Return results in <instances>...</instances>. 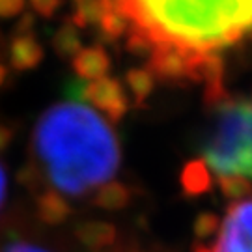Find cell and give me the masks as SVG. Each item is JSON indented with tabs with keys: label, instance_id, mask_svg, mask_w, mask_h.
Instances as JSON below:
<instances>
[{
	"label": "cell",
	"instance_id": "11",
	"mask_svg": "<svg viewBox=\"0 0 252 252\" xmlns=\"http://www.w3.org/2000/svg\"><path fill=\"white\" fill-rule=\"evenodd\" d=\"M129 202H131V190L120 181H108L101 185L94 196V204L105 211H120Z\"/></svg>",
	"mask_w": 252,
	"mask_h": 252
},
{
	"label": "cell",
	"instance_id": "7",
	"mask_svg": "<svg viewBox=\"0 0 252 252\" xmlns=\"http://www.w3.org/2000/svg\"><path fill=\"white\" fill-rule=\"evenodd\" d=\"M181 189L187 196H202L211 190L213 187V180H211V170L207 168L204 161H189L180 176Z\"/></svg>",
	"mask_w": 252,
	"mask_h": 252
},
{
	"label": "cell",
	"instance_id": "19",
	"mask_svg": "<svg viewBox=\"0 0 252 252\" xmlns=\"http://www.w3.org/2000/svg\"><path fill=\"white\" fill-rule=\"evenodd\" d=\"M62 0H32V6L39 15L43 17H53L54 11L60 8Z\"/></svg>",
	"mask_w": 252,
	"mask_h": 252
},
{
	"label": "cell",
	"instance_id": "3",
	"mask_svg": "<svg viewBox=\"0 0 252 252\" xmlns=\"http://www.w3.org/2000/svg\"><path fill=\"white\" fill-rule=\"evenodd\" d=\"M204 162L217 176L252 178V101L224 103L204 144Z\"/></svg>",
	"mask_w": 252,
	"mask_h": 252
},
{
	"label": "cell",
	"instance_id": "23",
	"mask_svg": "<svg viewBox=\"0 0 252 252\" xmlns=\"http://www.w3.org/2000/svg\"><path fill=\"white\" fill-rule=\"evenodd\" d=\"M4 194H6V176H4V170L0 168V206L4 202Z\"/></svg>",
	"mask_w": 252,
	"mask_h": 252
},
{
	"label": "cell",
	"instance_id": "2",
	"mask_svg": "<svg viewBox=\"0 0 252 252\" xmlns=\"http://www.w3.org/2000/svg\"><path fill=\"white\" fill-rule=\"evenodd\" d=\"M118 11L153 47H176L192 58L219 56L252 32V0H120Z\"/></svg>",
	"mask_w": 252,
	"mask_h": 252
},
{
	"label": "cell",
	"instance_id": "8",
	"mask_svg": "<svg viewBox=\"0 0 252 252\" xmlns=\"http://www.w3.org/2000/svg\"><path fill=\"white\" fill-rule=\"evenodd\" d=\"M75 235L84 247L99 251L116 241V228L105 220H84L77 226Z\"/></svg>",
	"mask_w": 252,
	"mask_h": 252
},
{
	"label": "cell",
	"instance_id": "5",
	"mask_svg": "<svg viewBox=\"0 0 252 252\" xmlns=\"http://www.w3.org/2000/svg\"><path fill=\"white\" fill-rule=\"evenodd\" d=\"M82 99L88 101L92 107L99 108L101 112H105L110 122H120L129 108L120 82L112 77H103L97 81L86 82Z\"/></svg>",
	"mask_w": 252,
	"mask_h": 252
},
{
	"label": "cell",
	"instance_id": "17",
	"mask_svg": "<svg viewBox=\"0 0 252 252\" xmlns=\"http://www.w3.org/2000/svg\"><path fill=\"white\" fill-rule=\"evenodd\" d=\"M127 21L120 11H107L99 21V28L107 39H116L127 32Z\"/></svg>",
	"mask_w": 252,
	"mask_h": 252
},
{
	"label": "cell",
	"instance_id": "20",
	"mask_svg": "<svg viewBox=\"0 0 252 252\" xmlns=\"http://www.w3.org/2000/svg\"><path fill=\"white\" fill-rule=\"evenodd\" d=\"M25 8V0H0V17H15Z\"/></svg>",
	"mask_w": 252,
	"mask_h": 252
},
{
	"label": "cell",
	"instance_id": "15",
	"mask_svg": "<svg viewBox=\"0 0 252 252\" xmlns=\"http://www.w3.org/2000/svg\"><path fill=\"white\" fill-rule=\"evenodd\" d=\"M107 13L101 0H86L84 4L77 6V11L73 15L75 27H88V25H99L101 17Z\"/></svg>",
	"mask_w": 252,
	"mask_h": 252
},
{
	"label": "cell",
	"instance_id": "14",
	"mask_svg": "<svg viewBox=\"0 0 252 252\" xmlns=\"http://www.w3.org/2000/svg\"><path fill=\"white\" fill-rule=\"evenodd\" d=\"M126 81H127L129 90L133 92L135 99L138 101V103H142V101L153 92L155 77H153V73L150 71V69H129Z\"/></svg>",
	"mask_w": 252,
	"mask_h": 252
},
{
	"label": "cell",
	"instance_id": "25",
	"mask_svg": "<svg viewBox=\"0 0 252 252\" xmlns=\"http://www.w3.org/2000/svg\"><path fill=\"white\" fill-rule=\"evenodd\" d=\"M6 77H8V71H6V67L0 63V86L4 84V81H6Z\"/></svg>",
	"mask_w": 252,
	"mask_h": 252
},
{
	"label": "cell",
	"instance_id": "24",
	"mask_svg": "<svg viewBox=\"0 0 252 252\" xmlns=\"http://www.w3.org/2000/svg\"><path fill=\"white\" fill-rule=\"evenodd\" d=\"M192 252H213V249H209V247L204 243H196L194 249H192Z\"/></svg>",
	"mask_w": 252,
	"mask_h": 252
},
{
	"label": "cell",
	"instance_id": "10",
	"mask_svg": "<svg viewBox=\"0 0 252 252\" xmlns=\"http://www.w3.org/2000/svg\"><path fill=\"white\" fill-rule=\"evenodd\" d=\"M43 60V47L32 36H19L9 49V62L15 69H32Z\"/></svg>",
	"mask_w": 252,
	"mask_h": 252
},
{
	"label": "cell",
	"instance_id": "1",
	"mask_svg": "<svg viewBox=\"0 0 252 252\" xmlns=\"http://www.w3.org/2000/svg\"><path fill=\"white\" fill-rule=\"evenodd\" d=\"M34 146L60 194L81 196L105 185L120 164L112 129L95 110L79 101L49 108L37 122Z\"/></svg>",
	"mask_w": 252,
	"mask_h": 252
},
{
	"label": "cell",
	"instance_id": "9",
	"mask_svg": "<svg viewBox=\"0 0 252 252\" xmlns=\"http://www.w3.org/2000/svg\"><path fill=\"white\" fill-rule=\"evenodd\" d=\"M37 217L49 226H58L65 222L71 215V206L58 190H47L37 198Z\"/></svg>",
	"mask_w": 252,
	"mask_h": 252
},
{
	"label": "cell",
	"instance_id": "12",
	"mask_svg": "<svg viewBox=\"0 0 252 252\" xmlns=\"http://www.w3.org/2000/svg\"><path fill=\"white\" fill-rule=\"evenodd\" d=\"M53 47L54 51L60 54V56H77V54L82 51V43H81V34L77 27L73 23H67L63 25L56 36L53 37Z\"/></svg>",
	"mask_w": 252,
	"mask_h": 252
},
{
	"label": "cell",
	"instance_id": "26",
	"mask_svg": "<svg viewBox=\"0 0 252 252\" xmlns=\"http://www.w3.org/2000/svg\"><path fill=\"white\" fill-rule=\"evenodd\" d=\"M73 2H75V4H77V6H79V4H84V2H86V0H73Z\"/></svg>",
	"mask_w": 252,
	"mask_h": 252
},
{
	"label": "cell",
	"instance_id": "13",
	"mask_svg": "<svg viewBox=\"0 0 252 252\" xmlns=\"http://www.w3.org/2000/svg\"><path fill=\"white\" fill-rule=\"evenodd\" d=\"M217 185L226 198L247 200L252 194V183L243 176H217Z\"/></svg>",
	"mask_w": 252,
	"mask_h": 252
},
{
	"label": "cell",
	"instance_id": "16",
	"mask_svg": "<svg viewBox=\"0 0 252 252\" xmlns=\"http://www.w3.org/2000/svg\"><path fill=\"white\" fill-rule=\"evenodd\" d=\"M220 217L215 213H209L204 211L194 219V224H192V234L198 241H206L211 235H215L220 230Z\"/></svg>",
	"mask_w": 252,
	"mask_h": 252
},
{
	"label": "cell",
	"instance_id": "6",
	"mask_svg": "<svg viewBox=\"0 0 252 252\" xmlns=\"http://www.w3.org/2000/svg\"><path fill=\"white\" fill-rule=\"evenodd\" d=\"M110 67V58L101 47H88L73 58V69L84 81H97L107 77Z\"/></svg>",
	"mask_w": 252,
	"mask_h": 252
},
{
	"label": "cell",
	"instance_id": "4",
	"mask_svg": "<svg viewBox=\"0 0 252 252\" xmlns=\"http://www.w3.org/2000/svg\"><path fill=\"white\" fill-rule=\"evenodd\" d=\"M213 252H252V198L228 206Z\"/></svg>",
	"mask_w": 252,
	"mask_h": 252
},
{
	"label": "cell",
	"instance_id": "22",
	"mask_svg": "<svg viewBox=\"0 0 252 252\" xmlns=\"http://www.w3.org/2000/svg\"><path fill=\"white\" fill-rule=\"evenodd\" d=\"M11 131H9L6 126H2L0 124V152H4L6 148L9 146V142H11Z\"/></svg>",
	"mask_w": 252,
	"mask_h": 252
},
{
	"label": "cell",
	"instance_id": "21",
	"mask_svg": "<svg viewBox=\"0 0 252 252\" xmlns=\"http://www.w3.org/2000/svg\"><path fill=\"white\" fill-rule=\"evenodd\" d=\"M0 252H51V251L41 249V247H37V245L19 241V243H11V245H8V247H4Z\"/></svg>",
	"mask_w": 252,
	"mask_h": 252
},
{
	"label": "cell",
	"instance_id": "18",
	"mask_svg": "<svg viewBox=\"0 0 252 252\" xmlns=\"http://www.w3.org/2000/svg\"><path fill=\"white\" fill-rule=\"evenodd\" d=\"M127 49L135 54H152L153 45L144 34H140V32L133 30L131 36L127 37Z\"/></svg>",
	"mask_w": 252,
	"mask_h": 252
}]
</instances>
